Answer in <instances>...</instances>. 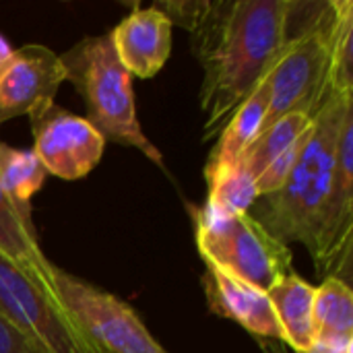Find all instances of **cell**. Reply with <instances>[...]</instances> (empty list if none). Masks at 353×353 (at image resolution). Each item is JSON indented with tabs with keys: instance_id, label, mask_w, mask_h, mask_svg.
<instances>
[{
	"instance_id": "obj_1",
	"label": "cell",
	"mask_w": 353,
	"mask_h": 353,
	"mask_svg": "<svg viewBox=\"0 0 353 353\" xmlns=\"http://www.w3.org/2000/svg\"><path fill=\"white\" fill-rule=\"evenodd\" d=\"M292 0L157 2L172 25L192 35L203 68V141L219 137L232 114L269 77L288 43Z\"/></svg>"
},
{
	"instance_id": "obj_2",
	"label": "cell",
	"mask_w": 353,
	"mask_h": 353,
	"mask_svg": "<svg viewBox=\"0 0 353 353\" xmlns=\"http://www.w3.org/2000/svg\"><path fill=\"white\" fill-rule=\"evenodd\" d=\"M352 23V0H292L288 43L267 77L271 103L263 128L292 112H304L316 118L335 91V52L343 31Z\"/></svg>"
},
{
	"instance_id": "obj_3",
	"label": "cell",
	"mask_w": 353,
	"mask_h": 353,
	"mask_svg": "<svg viewBox=\"0 0 353 353\" xmlns=\"http://www.w3.org/2000/svg\"><path fill=\"white\" fill-rule=\"evenodd\" d=\"M353 105V91H333L314 118L312 130L288 176L275 192L259 196L252 215L273 238L290 246H314L319 217L329 194L339 130L345 112Z\"/></svg>"
},
{
	"instance_id": "obj_4",
	"label": "cell",
	"mask_w": 353,
	"mask_h": 353,
	"mask_svg": "<svg viewBox=\"0 0 353 353\" xmlns=\"http://www.w3.org/2000/svg\"><path fill=\"white\" fill-rule=\"evenodd\" d=\"M64 79L83 97L85 120L103 141L139 149L157 168H163L161 151L147 139L134 108L132 77L118 60L112 31L87 35L60 54Z\"/></svg>"
},
{
	"instance_id": "obj_5",
	"label": "cell",
	"mask_w": 353,
	"mask_h": 353,
	"mask_svg": "<svg viewBox=\"0 0 353 353\" xmlns=\"http://www.w3.org/2000/svg\"><path fill=\"white\" fill-rule=\"evenodd\" d=\"M194 238L205 265L259 292H269L292 273V250L252 215H219L207 205L192 207Z\"/></svg>"
},
{
	"instance_id": "obj_6",
	"label": "cell",
	"mask_w": 353,
	"mask_h": 353,
	"mask_svg": "<svg viewBox=\"0 0 353 353\" xmlns=\"http://www.w3.org/2000/svg\"><path fill=\"white\" fill-rule=\"evenodd\" d=\"M52 292L89 353H168L120 298L54 265Z\"/></svg>"
},
{
	"instance_id": "obj_7",
	"label": "cell",
	"mask_w": 353,
	"mask_h": 353,
	"mask_svg": "<svg viewBox=\"0 0 353 353\" xmlns=\"http://www.w3.org/2000/svg\"><path fill=\"white\" fill-rule=\"evenodd\" d=\"M0 314L46 353H89L56 298L2 252Z\"/></svg>"
},
{
	"instance_id": "obj_8",
	"label": "cell",
	"mask_w": 353,
	"mask_h": 353,
	"mask_svg": "<svg viewBox=\"0 0 353 353\" xmlns=\"http://www.w3.org/2000/svg\"><path fill=\"white\" fill-rule=\"evenodd\" d=\"M321 279L350 283L353 259V105L339 130L333 178L323 205L314 246L310 250Z\"/></svg>"
},
{
	"instance_id": "obj_9",
	"label": "cell",
	"mask_w": 353,
	"mask_h": 353,
	"mask_svg": "<svg viewBox=\"0 0 353 353\" xmlns=\"http://www.w3.org/2000/svg\"><path fill=\"white\" fill-rule=\"evenodd\" d=\"M33 153L48 174L60 180H81L99 163L105 141L83 118L56 103L29 114Z\"/></svg>"
},
{
	"instance_id": "obj_10",
	"label": "cell",
	"mask_w": 353,
	"mask_h": 353,
	"mask_svg": "<svg viewBox=\"0 0 353 353\" xmlns=\"http://www.w3.org/2000/svg\"><path fill=\"white\" fill-rule=\"evenodd\" d=\"M64 81L60 56L50 48L41 43L14 48L0 72V124L54 103Z\"/></svg>"
},
{
	"instance_id": "obj_11",
	"label": "cell",
	"mask_w": 353,
	"mask_h": 353,
	"mask_svg": "<svg viewBox=\"0 0 353 353\" xmlns=\"http://www.w3.org/2000/svg\"><path fill=\"white\" fill-rule=\"evenodd\" d=\"M314 118L304 112H292L259 132L242 155V165L256 180L259 194L281 188L288 180L310 130Z\"/></svg>"
},
{
	"instance_id": "obj_12",
	"label": "cell",
	"mask_w": 353,
	"mask_h": 353,
	"mask_svg": "<svg viewBox=\"0 0 353 353\" xmlns=\"http://www.w3.org/2000/svg\"><path fill=\"white\" fill-rule=\"evenodd\" d=\"M172 27L155 6H137L112 29L114 50L130 77L151 79L165 66L172 54Z\"/></svg>"
},
{
	"instance_id": "obj_13",
	"label": "cell",
	"mask_w": 353,
	"mask_h": 353,
	"mask_svg": "<svg viewBox=\"0 0 353 353\" xmlns=\"http://www.w3.org/2000/svg\"><path fill=\"white\" fill-rule=\"evenodd\" d=\"M201 281L207 306L213 314L238 323L256 339H271L283 343L279 323L265 292H259L238 279H232L230 275L221 273L211 265H205Z\"/></svg>"
},
{
	"instance_id": "obj_14",
	"label": "cell",
	"mask_w": 353,
	"mask_h": 353,
	"mask_svg": "<svg viewBox=\"0 0 353 353\" xmlns=\"http://www.w3.org/2000/svg\"><path fill=\"white\" fill-rule=\"evenodd\" d=\"M271 103V91L267 79L252 91V95L232 114L219 132V141L209 153L203 174L211 176L219 170L238 165L242 161L244 151L259 137L265 124V116Z\"/></svg>"
},
{
	"instance_id": "obj_15",
	"label": "cell",
	"mask_w": 353,
	"mask_h": 353,
	"mask_svg": "<svg viewBox=\"0 0 353 353\" xmlns=\"http://www.w3.org/2000/svg\"><path fill=\"white\" fill-rule=\"evenodd\" d=\"M314 292L316 288H312L306 279H302L294 271L267 292V298L273 306L275 319L283 335V345L296 353L310 352L314 343V333H312Z\"/></svg>"
},
{
	"instance_id": "obj_16",
	"label": "cell",
	"mask_w": 353,
	"mask_h": 353,
	"mask_svg": "<svg viewBox=\"0 0 353 353\" xmlns=\"http://www.w3.org/2000/svg\"><path fill=\"white\" fill-rule=\"evenodd\" d=\"M312 347L353 350V292L341 279H323L314 292Z\"/></svg>"
},
{
	"instance_id": "obj_17",
	"label": "cell",
	"mask_w": 353,
	"mask_h": 353,
	"mask_svg": "<svg viewBox=\"0 0 353 353\" xmlns=\"http://www.w3.org/2000/svg\"><path fill=\"white\" fill-rule=\"evenodd\" d=\"M0 252L23 269L33 281H37L48 294L52 292V269L54 265L46 259L39 248V240L33 225H27L12 205L8 203L0 186Z\"/></svg>"
},
{
	"instance_id": "obj_18",
	"label": "cell",
	"mask_w": 353,
	"mask_h": 353,
	"mask_svg": "<svg viewBox=\"0 0 353 353\" xmlns=\"http://www.w3.org/2000/svg\"><path fill=\"white\" fill-rule=\"evenodd\" d=\"M48 172L33 153V149H17L0 143V186L17 211V215L31 223V199L46 184Z\"/></svg>"
},
{
	"instance_id": "obj_19",
	"label": "cell",
	"mask_w": 353,
	"mask_h": 353,
	"mask_svg": "<svg viewBox=\"0 0 353 353\" xmlns=\"http://www.w3.org/2000/svg\"><path fill=\"white\" fill-rule=\"evenodd\" d=\"M205 180L209 188L205 205L219 215H244L261 196L256 180L246 172L242 161L238 165L205 176Z\"/></svg>"
},
{
	"instance_id": "obj_20",
	"label": "cell",
	"mask_w": 353,
	"mask_h": 353,
	"mask_svg": "<svg viewBox=\"0 0 353 353\" xmlns=\"http://www.w3.org/2000/svg\"><path fill=\"white\" fill-rule=\"evenodd\" d=\"M0 353H46L0 314Z\"/></svg>"
},
{
	"instance_id": "obj_21",
	"label": "cell",
	"mask_w": 353,
	"mask_h": 353,
	"mask_svg": "<svg viewBox=\"0 0 353 353\" xmlns=\"http://www.w3.org/2000/svg\"><path fill=\"white\" fill-rule=\"evenodd\" d=\"M14 54V48L10 46V41L0 33V72L4 70V66L8 64V60L12 58Z\"/></svg>"
},
{
	"instance_id": "obj_22",
	"label": "cell",
	"mask_w": 353,
	"mask_h": 353,
	"mask_svg": "<svg viewBox=\"0 0 353 353\" xmlns=\"http://www.w3.org/2000/svg\"><path fill=\"white\" fill-rule=\"evenodd\" d=\"M263 353H288V347L281 341H271V339H256Z\"/></svg>"
},
{
	"instance_id": "obj_23",
	"label": "cell",
	"mask_w": 353,
	"mask_h": 353,
	"mask_svg": "<svg viewBox=\"0 0 353 353\" xmlns=\"http://www.w3.org/2000/svg\"><path fill=\"white\" fill-rule=\"evenodd\" d=\"M306 353H353V350H343V352H337V350H325V347H312L310 352Z\"/></svg>"
}]
</instances>
